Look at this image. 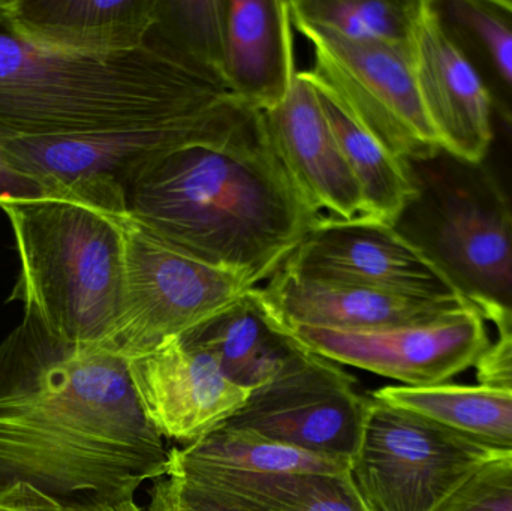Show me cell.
I'll use <instances>...</instances> for the list:
<instances>
[{
	"instance_id": "e0dca14e",
	"label": "cell",
	"mask_w": 512,
	"mask_h": 511,
	"mask_svg": "<svg viewBox=\"0 0 512 511\" xmlns=\"http://www.w3.org/2000/svg\"><path fill=\"white\" fill-rule=\"evenodd\" d=\"M291 0H224L222 78L239 101L274 110L294 86Z\"/></svg>"
},
{
	"instance_id": "2e32d148",
	"label": "cell",
	"mask_w": 512,
	"mask_h": 511,
	"mask_svg": "<svg viewBox=\"0 0 512 511\" xmlns=\"http://www.w3.org/2000/svg\"><path fill=\"white\" fill-rule=\"evenodd\" d=\"M256 291L265 311L279 327L387 329L435 320L466 306L457 299H418L304 278L286 267Z\"/></svg>"
},
{
	"instance_id": "f546056e",
	"label": "cell",
	"mask_w": 512,
	"mask_h": 511,
	"mask_svg": "<svg viewBox=\"0 0 512 511\" xmlns=\"http://www.w3.org/2000/svg\"><path fill=\"white\" fill-rule=\"evenodd\" d=\"M480 162L501 194L512 222V128L495 111L492 140Z\"/></svg>"
},
{
	"instance_id": "ac0fdd59",
	"label": "cell",
	"mask_w": 512,
	"mask_h": 511,
	"mask_svg": "<svg viewBox=\"0 0 512 511\" xmlns=\"http://www.w3.org/2000/svg\"><path fill=\"white\" fill-rule=\"evenodd\" d=\"M20 35L80 56H113L147 44L156 0H0Z\"/></svg>"
},
{
	"instance_id": "8992f818",
	"label": "cell",
	"mask_w": 512,
	"mask_h": 511,
	"mask_svg": "<svg viewBox=\"0 0 512 511\" xmlns=\"http://www.w3.org/2000/svg\"><path fill=\"white\" fill-rule=\"evenodd\" d=\"M256 113L230 98L200 113L105 134L68 137H0L9 161L62 194L113 215L126 213V189L156 159L194 144L219 143Z\"/></svg>"
},
{
	"instance_id": "8fae6325",
	"label": "cell",
	"mask_w": 512,
	"mask_h": 511,
	"mask_svg": "<svg viewBox=\"0 0 512 511\" xmlns=\"http://www.w3.org/2000/svg\"><path fill=\"white\" fill-rule=\"evenodd\" d=\"M279 329L312 353L400 381V386L406 387L445 384L477 365L490 347L483 318L468 306L435 320L387 329Z\"/></svg>"
},
{
	"instance_id": "5bb4252c",
	"label": "cell",
	"mask_w": 512,
	"mask_h": 511,
	"mask_svg": "<svg viewBox=\"0 0 512 511\" xmlns=\"http://www.w3.org/2000/svg\"><path fill=\"white\" fill-rule=\"evenodd\" d=\"M409 53L442 149L480 162L492 140V105L480 75L442 26L433 0L418 3Z\"/></svg>"
},
{
	"instance_id": "ba28073f",
	"label": "cell",
	"mask_w": 512,
	"mask_h": 511,
	"mask_svg": "<svg viewBox=\"0 0 512 511\" xmlns=\"http://www.w3.org/2000/svg\"><path fill=\"white\" fill-rule=\"evenodd\" d=\"M119 221L125 291L116 333L105 350L123 359L149 353L209 323L255 290L242 276L162 242L128 213Z\"/></svg>"
},
{
	"instance_id": "7402d4cb",
	"label": "cell",
	"mask_w": 512,
	"mask_h": 511,
	"mask_svg": "<svg viewBox=\"0 0 512 511\" xmlns=\"http://www.w3.org/2000/svg\"><path fill=\"white\" fill-rule=\"evenodd\" d=\"M433 5L480 75L492 110L512 128V0H433Z\"/></svg>"
},
{
	"instance_id": "83f0119b",
	"label": "cell",
	"mask_w": 512,
	"mask_h": 511,
	"mask_svg": "<svg viewBox=\"0 0 512 511\" xmlns=\"http://www.w3.org/2000/svg\"><path fill=\"white\" fill-rule=\"evenodd\" d=\"M0 509L6 511H147L132 497H105L81 494L56 498L42 494L30 486H15L0 498Z\"/></svg>"
},
{
	"instance_id": "277c9868",
	"label": "cell",
	"mask_w": 512,
	"mask_h": 511,
	"mask_svg": "<svg viewBox=\"0 0 512 511\" xmlns=\"http://www.w3.org/2000/svg\"><path fill=\"white\" fill-rule=\"evenodd\" d=\"M0 209L11 221L20 257L9 302L23 303L66 344L107 348L125 291L120 215L62 194Z\"/></svg>"
},
{
	"instance_id": "52a82bcc",
	"label": "cell",
	"mask_w": 512,
	"mask_h": 511,
	"mask_svg": "<svg viewBox=\"0 0 512 511\" xmlns=\"http://www.w3.org/2000/svg\"><path fill=\"white\" fill-rule=\"evenodd\" d=\"M492 462L441 423L370 395L349 479L369 511H444Z\"/></svg>"
},
{
	"instance_id": "cb8c5ba5",
	"label": "cell",
	"mask_w": 512,
	"mask_h": 511,
	"mask_svg": "<svg viewBox=\"0 0 512 511\" xmlns=\"http://www.w3.org/2000/svg\"><path fill=\"white\" fill-rule=\"evenodd\" d=\"M170 468L248 474H348L349 464L313 455L252 432L221 426L197 443L170 450Z\"/></svg>"
},
{
	"instance_id": "4fadbf2b",
	"label": "cell",
	"mask_w": 512,
	"mask_h": 511,
	"mask_svg": "<svg viewBox=\"0 0 512 511\" xmlns=\"http://www.w3.org/2000/svg\"><path fill=\"white\" fill-rule=\"evenodd\" d=\"M141 408L156 431L189 446L236 416L252 390L234 384L212 354L170 339L126 359Z\"/></svg>"
},
{
	"instance_id": "d6a6232c",
	"label": "cell",
	"mask_w": 512,
	"mask_h": 511,
	"mask_svg": "<svg viewBox=\"0 0 512 511\" xmlns=\"http://www.w3.org/2000/svg\"><path fill=\"white\" fill-rule=\"evenodd\" d=\"M0 511H6V510H2V509H0Z\"/></svg>"
},
{
	"instance_id": "7c38bea8",
	"label": "cell",
	"mask_w": 512,
	"mask_h": 511,
	"mask_svg": "<svg viewBox=\"0 0 512 511\" xmlns=\"http://www.w3.org/2000/svg\"><path fill=\"white\" fill-rule=\"evenodd\" d=\"M283 267L304 278L397 296L460 300L393 225L367 219L322 218Z\"/></svg>"
},
{
	"instance_id": "9a60e30c",
	"label": "cell",
	"mask_w": 512,
	"mask_h": 511,
	"mask_svg": "<svg viewBox=\"0 0 512 511\" xmlns=\"http://www.w3.org/2000/svg\"><path fill=\"white\" fill-rule=\"evenodd\" d=\"M280 164L307 204L324 218L367 219L363 192L325 116L315 86L298 71L288 98L262 113Z\"/></svg>"
},
{
	"instance_id": "484cf974",
	"label": "cell",
	"mask_w": 512,
	"mask_h": 511,
	"mask_svg": "<svg viewBox=\"0 0 512 511\" xmlns=\"http://www.w3.org/2000/svg\"><path fill=\"white\" fill-rule=\"evenodd\" d=\"M418 3L396 0H291L292 14L355 41L409 47Z\"/></svg>"
},
{
	"instance_id": "1f68e13d",
	"label": "cell",
	"mask_w": 512,
	"mask_h": 511,
	"mask_svg": "<svg viewBox=\"0 0 512 511\" xmlns=\"http://www.w3.org/2000/svg\"><path fill=\"white\" fill-rule=\"evenodd\" d=\"M47 195H50L47 189L29 174L18 170L0 147V206L14 201L38 200Z\"/></svg>"
},
{
	"instance_id": "f1b7e54d",
	"label": "cell",
	"mask_w": 512,
	"mask_h": 511,
	"mask_svg": "<svg viewBox=\"0 0 512 511\" xmlns=\"http://www.w3.org/2000/svg\"><path fill=\"white\" fill-rule=\"evenodd\" d=\"M444 511H512V461L487 465Z\"/></svg>"
},
{
	"instance_id": "d6986e66",
	"label": "cell",
	"mask_w": 512,
	"mask_h": 511,
	"mask_svg": "<svg viewBox=\"0 0 512 511\" xmlns=\"http://www.w3.org/2000/svg\"><path fill=\"white\" fill-rule=\"evenodd\" d=\"M370 395L441 423L495 461H512L511 390L445 383L432 387L387 386Z\"/></svg>"
},
{
	"instance_id": "6da1fadb",
	"label": "cell",
	"mask_w": 512,
	"mask_h": 511,
	"mask_svg": "<svg viewBox=\"0 0 512 511\" xmlns=\"http://www.w3.org/2000/svg\"><path fill=\"white\" fill-rule=\"evenodd\" d=\"M168 464L126 359L66 344L24 311L0 342V498L20 485L56 498H134Z\"/></svg>"
},
{
	"instance_id": "9c48e42d",
	"label": "cell",
	"mask_w": 512,
	"mask_h": 511,
	"mask_svg": "<svg viewBox=\"0 0 512 511\" xmlns=\"http://www.w3.org/2000/svg\"><path fill=\"white\" fill-rule=\"evenodd\" d=\"M292 23L312 47V68L301 72L385 149L406 162L441 149L421 101L409 47L355 41L294 14Z\"/></svg>"
},
{
	"instance_id": "4dcf8cb0",
	"label": "cell",
	"mask_w": 512,
	"mask_h": 511,
	"mask_svg": "<svg viewBox=\"0 0 512 511\" xmlns=\"http://www.w3.org/2000/svg\"><path fill=\"white\" fill-rule=\"evenodd\" d=\"M478 383L495 389L512 390V333L490 344L477 365Z\"/></svg>"
},
{
	"instance_id": "603a6c76",
	"label": "cell",
	"mask_w": 512,
	"mask_h": 511,
	"mask_svg": "<svg viewBox=\"0 0 512 511\" xmlns=\"http://www.w3.org/2000/svg\"><path fill=\"white\" fill-rule=\"evenodd\" d=\"M312 84L343 156L363 192L367 221L396 224L415 194L408 162L397 158L361 128L327 90Z\"/></svg>"
},
{
	"instance_id": "d4e9b609",
	"label": "cell",
	"mask_w": 512,
	"mask_h": 511,
	"mask_svg": "<svg viewBox=\"0 0 512 511\" xmlns=\"http://www.w3.org/2000/svg\"><path fill=\"white\" fill-rule=\"evenodd\" d=\"M147 42L224 81V0H156Z\"/></svg>"
},
{
	"instance_id": "ffe728a7",
	"label": "cell",
	"mask_w": 512,
	"mask_h": 511,
	"mask_svg": "<svg viewBox=\"0 0 512 511\" xmlns=\"http://www.w3.org/2000/svg\"><path fill=\"white\" fill-rule=\"evenodd\" d=\"M180 339L212 354L234 384L249 390L271 380L295 345L273 323L256 288L236 305Z\"/></svg>"
},
{
	"instance_id": "3957f363",
	"label": "cell",
	"mask_w": 512,
	"mask_h": 511,
	"mask_svg": "<svg viewBox=\"0 0 512 511\" xmlns=\"http://www.w3.org/2000/svg\"><path fill=\"white\" fill-rule=\"evenodd\" d=\"M230 98L224 81L149 42L113 56L42 47L14 29L0 2V137L123 131Z\"/></svg>"
},
{
	"instance_id": "44dd1931",
	"label": "cell",
	"mask_w": 512,
	"mask_h": 511,
	"mask_svg": "<svg viewBox=\"0 0 512 511\" xmlns=\"http://www.w3.org/2000/svg\"><path fill=\"white\" fill-rule=\"evenodd\" d=\"M251 511H369L348 474H248L170 468Z\"/></svg>"
},
{
	"instance_id": "30bf717a",
	"label": "cell",
	"mask_w": 512,
	"mask_h": 511,
	"mask_svg": "<svg viewBox=\"0 0 512 511\" xmlns=\"http://www.w3.org/2000/svg\"><path fill=\"white\" fill-rule=\"evenodd\" d=\"M279 371L225 426L351 465L370 395L339 363L294 342Z\"/></svg>"
},
{
	"instance_id": "4316f807",
	"label": "cell",
	"mask_w": 512,
	"mask_h": 511,
	"mask_svg": "<svg viewBox=\"0 0 512 511\" xmlns=\"http://www.w3.org/2000/svg\"><path fill=\"white\" fill-rule=\"evenodd\" d=\"M147 511H251L231 498L186 477L167 474L153 480Z\"/></svg>"
},
{
	"instance_id": "7a4b0ae2",
	"label": "cell",
	"mask_w": 512,
	"mask_h": 511,
	"mask_svg": "<svg viewBox=\"0 0 512 511\" xmlns=\"http://www.w3.org/2000/svg\"><path fill=\"white\" fill-rule=\"evenodd\" d=\"M126 213L177 251L270 281L324 216L280 164L261 111L233 137L174 150L126 189Z\"/></svg>"
},
{
	"instance_id": "5b68a950",
	"label": "cell",
	"mask_w": 512,
	"mask_h": 511,
	"mask_svg": "<svg viewBox=\"0 0 512 511\" xmlns=\"http://www.w3.org/2000/svg\"><path fill=\"white\" fill-rule=\"evenodd\" d=\"M408 167L415 194L393 227L499 336L512 333V222L495 183L442 147Z\"/></svg>"
}]
</instances>
